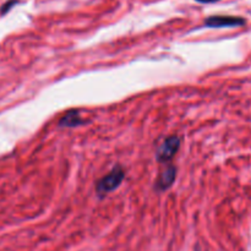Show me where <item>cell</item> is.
I'll return each mask as SVG.
<instances>
[{"mask_svg":"<svg viewBox=\"0 0 251 251\" xmlns=\"http://www.w3.org/2000/svg\"><path fill=\"white\" fill-rule=\"evenodd\" d=\"M124 178V169L119 166L114 167L109 173L105 174L103 178H100V180L97 181V184H96V191H97L98 195L100 196L107 195V194L112 193L115 189L119 188V185L123 183Z\"/></svg>","mask_w":251,"mask_h":251,"instance_id":"6da1fadb","label":"cell"},{"mask_svg":"<svg viewBox=\"0 0 251 251\" xmlns=\"http://www.w3.org/2000/svg\"><path fill=\"white\" fill-rule=\"evenodd\" d=\"M176 178V168L174 166H167L159 174L156 181V189L159 191H164L173 185Z\"/></svg>","mask_w":251,"mask_h":251,"instance_id":"277c9868","label":"cell"},{"mask_svg":"<svg viewBox=\"0 0 251 251\" xmlns=\"http://www.w3.org/2000/svg\"><path fill=\"white\" fill-rule=\"evenodd\" d=\"M245 19L240 16H223V15H216L206 19L205 26L210 28H222V27H239L245 25Z\"/></svg>","mask_w":251,"mask_h":251,"instance_id":"3957f363","label":"cell"},{"mask_svg":"<svg viewBox=\"0 0 251 251\" xmlns=\"http://www.w3.org/2000/svg\"><path fill=\"white\" fill-rule=\"evenodd\" d=\"M179 149H180V139L178 136L167 137L163 144L158 147V151H157L156 154L157 161L161 162V163L169 162L176 156Z\"/></svg>","mask_w":251,"mask_h":251,"instance_id":"7a4b0ae2","label":"cell"},{"mask_svg":"<svg viewBox=\"0 0 251 251\" xmlns=\"http://www.w3.org/2000/svg\"><path fill=\"white\" fill-rule=\"evenodd\" d=\"M199 2H205V4H210V2H216V1H220V0H196Z\"/></svg>","mask_w":251,"mask_h":251,"instance_id":"52a82bcc","label":"cell"},{"mask_svg":"<svg viewBox=\"0 0 251 251\" xmlns=\"http://www.w3.org/2000/svg\"><path fill=\"white\" fill-rule=\"evenodd\" d=\"M16 4H17V0H9L7 2H5V4L2 5V7H1V14H6V12L9 11V10Z\"/></svg>","mask_w":251,"mask_h":251,"instance_id":"8992f818","label":"cell"},{"mask_svg":"<svg viewBox=\"0 0 251 251\" xmlns=\"http://www.w3.org/2000/svg\"><path fill=\"white\" fill-rule=\"evenodd\" d=\"M83 123V119L81 118L80 113L77 110L73 109L66 112L59 120V126L60 127H75L78 126Z\"/></svg>","mask_w":251,"mask_h":251,"instance_id":"5b68a950","label":"cell"}]
</instances>
